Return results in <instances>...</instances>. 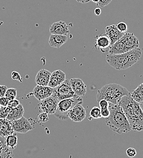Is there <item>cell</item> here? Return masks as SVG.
I'll use <instances>...</instances> for the list:
<instances>
[{"label":"cell","instance_id":"30","mask_svg":"<svg viewBox=\"0 0 143 158\" xmlns=\"http://www.w3.org/2000/svg\"><path fill=\"white\" fill-rule=\"evenodd\" d=\"M20 104V102L19 100L17 99H15L12 100H10L9 102V103H8V105L7 106L9 107L11 109L12 108H15L17 107V106H19V105Z\"/></svg>","mask_w":143,"mask_h":158},{"label":"cell","instance_id":"5","mask_svg":"<svg viewBox=\"0 0 143 158\" xmlns=\"http://www.w3.org/2000/svg\"><path fill=\"white\" fill-rule=\"evenodd\" d=\"M139 40L133 33H125L123 37L108 49L110 54H120L128 52L132 49L139 48Z\"/></svg>","mask_w":143,"mask_h":158},{"label":"cell","instance_id":"23","mask_svg":"<svg viewBox=\"0 0 143 158\" xmlns=\"http://www.w3.org/2000/svg\"><path fill=\"white\" fill-rule=\"evenodd\" d=\"M17 142L18 138L15 133L11 135L6 138V143L7 146L12 150H14L17 147Z\"/></svg>","mask_w":143,"mask_h":158},{"label":"cell","instance_id":"22","mask_svg":"<svg viewBox=\"0 0 143 158\" xmlns=\"http://www.w3.org/2000/svg\"><path fill=\"white\" fill-rule=\"evenodd\" d=\"M130 94L132 98L137 102H143V82Z\"/></svg>","mask_w":143,"mask_h":158},{"label":"cell","instance_id":"35","mask_svg":"<svg viewBox=\"0 0 143 158\" xmlns=\"http://www.w3.org/2000/svg\"><path fill=\"white\" fill-rule=\"evenodd\" d=\"M9 100L7 99V98L4 96L2 98H0V105L1 106H7L9 103Z\"/></svg>","mask_w":143,"mask_h":158},{"label":"cell","instance_id":"29","mask_svg":"<svg viewBox=\"0 0 143 158\" xmlns=\"http://www.w3.org/2000/svg\"><path fill=\"white\" fill-rule=\"evenodd\" d=\"M38 119L40 122L42 123L46 122L49 120L48 114L44 112H42L41 113L38 115Z\"/></svg>","mask_w":143,"mask_h":158},{"label":"cell","instance_id":"1","mask_svg":"<svg viewBox=\"0 0 143 158\" xmlns=\"http://www.w3.org/2000/svg\"><path fill=\"white\" fill-rule=\"evenodd\" d=\"M119 103L128 120L132 130L137 131L143 130V111L140 103L132 98L130 94L123 96Z\"/></svg>","mask_w":143,"mask_h":158},{"label":"cell","instance_id":"4","mask_svg":"<svg viewBox=\"0 0 143 158\" xmlns=\"http://www.w3.org/2000/svg\"><path fill=\"white\" fill-rule=\"evenodd\" d=\"M128 94L130 93L127 89L123 86L116 83H110L103 86L98 91L96 99L98 102L101 99H105L111 103L117 104L123 96Z\"/></svg>","mask_w":143,"mask_h":158},{"label":"cell","instance_id":"2","mask_svg":"<svg viewBox=\"0 0 143 158\" xmlns=\"http://www.w3.org/2000/svg\"><path fill=\"white\" fill-rule=\"evenodd\" d=\"M108 108L110 114L105 118L107 125L113 131L120 135L130 131L131 127L120 104L109 102Z\"/></svg>","mask_w":143,"mask_h":158},{"label":"cell","instance_id":"39","mask_svg":"<svg viewBox=\"0 0 143 158\" xmlns=\"http://www.w3.org/2000/svg\"><path fill=\"white\" fill-rule=\"evenodd\" d=\"M91 1H93V2H95V3L96 4V3H97L99 0H91Z\"/></svg>","mask_w":143,"mask_h":158},{"label":"cell","instance_id":"38","mask_svg":"<svg viewBox=\"0 0 143 158\" xmlns=\"http://www.w3.org/2000/svg\"><path fill=\"white\" fill-rule=\"evenodd\" d=\"M140 106H141V109H142L143 111V102L140 103Z\"/></svg>","mask_w":143,"mask_h":158},{"label":"cell","instance_id":"10","mask_svg":"<svg viewBox=\"0 0 143 158\" xmlns=\"http://www.w3.org/2000/svg\"><path fill=\"white\" fill-rule=\"evenodd\" d=\"M82 103H77L68 112V118L75 122H80L85 118L86 111L82 105Z\"/></svg>","mask_w":143,"mask_h":158},{"label":"cell","instance_id":"17","mask_svg":"<svg viewBox=\"0 0 143 158\" xmlns=\"http://www.w3.org/2000/svg\"><path fill=\"white\" fill-rule=\"evenodd\" d=\"M111 46L110 40L106 34H102L97 36L96 38L95 48L97 49H101L102 52L108 51L109 48Z\"/></svg>","mask_w":143,"mask_h":158},{"label":"cell","instance_id":"12","mask_svg":"<svg viewBox=\"0 0 143 158\" xmlns=\"http://www.w3.org/2000/svg\"><path fill=\"white\" fill-rule=\"evenodd\" d=\"M69 82L73 91L78 96L82 97L86 93V86L83 83L82 79L73 78L69 80Z\"/></svg>","mask_w":143,"mask_h":158},{"label":"cell","instance_id":"6","mask_svg":"<svg viewBox=\"0 0 143 158\" xmlns=\"http://www.w3.org/2000/svg\"><path fill=\"white\" fill-rule=\"evenodd\" d=\"M78 103H83V99L78 96L60 100L54 116L59 120H67L68 118V112Z\"/></svg>","mask_w":143,"mask_h":158},{"label":"cell","instance_id":"36","mask_svg":"<svg viewBox=\"0 0 143 158\" xmlns=\"http://www.w3.org/2000/svg\"><path fill=\"white\" fill-rule=\"evenodd\" d=\"M94 13H95V14L96 15H97V16L100 15L101 14V8H99V7L96 8V9L94 10Z\"/></svg>","mask_w":143,"mask_h":158},{"label":"cell","instance_id":"8","mask_svg":"<svg viewBox=\"0 0 143 158\" xmlns=\"http://www.w3.org/2000/svg\"><path fill=\"white\" fill-rule=\"evenodd\" d=\"M59 102V100L55 97L51 96L46 99L41 100L40 108L43 112L49 115H53L56 112Z\"/></svg>","mask_w":143,"mask_h":158},{"label":"cell","instance_id":"37","mask_svg":"<svg viewBox=\"0 0 143 158\" xmlns=\"http://www.w3.org/2000/svg\"><path fill=\"white\" fill-rule=\"evenodd\" d=\"M78 2H79L81 3H87L88 2H90L91 0H76Z\"/></svg>","mask_w":143,"mask_h":158},{"label":"cell","instance_id":"25","mask_svg":"<svg viewBox=\"0 0 143 158\" xmlns=\"http://www.w3.org/2000/svg\"><path fill=\"white\" fill-rule=\"evenodd\" d=\"M90 115L91 118H95V119H99L102 118L101 115V109L99 107L95 106L93 107L90 113Z\"/></svg>","mask_w":143,"mask_h":158},{"label":"cell","instance_id":"11","mask_svg":"<svg viewBox=\"0 0 143 158\" xmlns=\"http://www.w3.org/2000/svg\"><path fill=\"white\" fill-rule=\"evenodd\" d=\"M53 88L49 86H42L37 85L32 91V95L38 100H43L52 96Z\"/></svg>","mask_w":143,"mask_h":158},{"label":"cell","instance_id":"26","mask_svg":"<svg viewBox=\"0 0 143 158\" xmlns=\"http://www.w3.org/2000/svg\"><path fill=\"white\" fill-rule=\"evenodd\" d=\"M11 108L9 107L1 106L0 107V118H6Z\"/></svg>","mask_w":143,"mask_h":158},{"label":"cell","instance_id":"3","mask_svg":"<svg viewBox=\"0 0 143 158\" xmlns=\"http://www.w3.org/2000/svg\"><path fill=\"white\" fill-rule=\"evenodd\" d=\"M142 56V49L137 48L120 54H108L106 57L107 62L116 70L129 68L139 61Z\"/></svg>","mask_w":143,"mask_h":158},{"label":"cell","instance_id":"21","mask_svg":"<svg viewBox=\"0 0 143 158\" xmlns=\"http://www.w3.org/2000/svg\"><path fill=\"white\" fill-rule=\"evenodd\" d=\"M12 157H14L12 150L7 146L5 138L0 136V158Z\"/></svg>","mask_w":143,"mask_h":158},{"label":"cell","instance_id":"20","mask_svg":"<svg viewBox=\"0 0 143 158\" xmlns=\"http://www.w3.org/2000/svg\"><path fill=\"white\" fill-rule=\"evenodd\" d=\"M24 114V109L21 104L15 108L11 109L6 118L12 121L19 119L23 116Z\"/></svg>","mask_w":143,"mask_h":158},{"label":"cell","instance_id":"32","mask_svg":"<svg viewBox=\"0 0 143 158\" xmlns=\"http://www.w3.org/2000/svg\"><path fill=\"white\" fill-rule=\"evenodd\" d=\"M112 0H99L97 3L96 5L100 7H103L107 5H108Z\"/></svg>","mask_w":143,"mask_h":158},{"label":"cell","instance_id":"18","mask_svg":"<svg viewBox=\"0 0 143 158\" xmlns=\"http://www.w3.org/2000/svg\"><path fill=\"white\" fill-rule=\"evenodd\" d=\"M51 73L48 70L42 69L36 75L35 81L37 85L42 86H48Z\"/></svg>","mask_w":143,"mask_h":158},{"label":"cell","instance_id":"19","mask_svg":"<svg viewBox=\"0 0 143 158\" xmlns=\"http://www.w3.org/2000/svg\"><path fill=\"white\" fill-rule=\"evenodd\" d=\"M68 40V36L63 35L51 34L48 40V43L51 47L60 48Z\"/></svg>","mask_w":143,"mask_h":158},{"label":"cell","instance_id":"13","mask_svg":"<svg viewBox=\"0 0 143 158\" xmlns=\"http://www.w3.org/2000/svg\"><path fill=\"white\" fill-rule=\"evenodd\" d=\"M49 32L51 34L67 35L69 34V29L65 22L60 21L52 24L49 28Z\"/></svg>","mask_w":143,"mask_h":158},{"label":"cell","instance_id":"31","mask_svg":"<svg viewBox=\"0 0 143 158\" xmlns=\"http://www.w3.org/2000/svg\"><path fill=\"white\" fill-rule=\"evenodd\" d=\"M126 153H127V155L130 157V158H133L135 157L137 154V150L135 149V148H128L127 150H126Z\"/></svg>","mask_w":143,"mask_h":158},{"label":"cell","instance_id":"40","mask_svg":"<svg viewBox=\"0 0 143 158\" xmlns=\"http://www.w3.org/2000/svg\"><path fill=\"white\" fill-rule=\"evenodd\" d=\"M0 107H1V105H0Z\"/></svg>","mask_w":143,"mask_h":158},{"label":"cell","instance_id":"27","mask_svg":"<svg viewBox=\"0 0 143 158\" xmlns=\"http://www.w3.org/2000/svg\"><path fill=\"white\" fill-rule=\"evenodd\" d=\"M116 27L121 32L124 34L126 33L127 31H128V26L124 22L119 23L118 24H116Z\"/></svg>","mask_w":143,"mask_h":158},{"label":"cell","instance_id":"7","mask_svg":"<svg viewBox=\"0 0 143 158\" xmlns=\"http://www.w3.org/2000/svg\"><path fill=\"white\" fill-rule=\"evenodd\" d=\"M52 96L60 101L63 99L73 98L76 95L72 89L69 80L66 79L60 85L53 88Z\"/></svg>","mask_w":143,"mask_h":158},{"label":"cell","instance_id":"16","mask_svg":"<svg viewBox=\"0 0 143 158\" xmlns=\"http://www.w3.org/2000/svg\"><path fill=\"white\" fill-rule=\"evenodd\" d=\"M15 133L11 121L7 118H0V136L6 138L8 136Z\"/></svg>","mask_w":143,"mask_h":158},{"label":"cell","instance_id":"28","mask_svg":"<svg viewBox=\"0 0 143 158\" xmlns=\"http://www.w3.org/2000/svg\"><path fill=\"white\" fill-rule=\"evenodd\" d=\"M100 109H101L102 118H107V117L109 116V115L110 114V111L108 106H105V107L100 108Z\"/></svg>","mask_w":143,"mask_h":158},{"label":"cell","instance_id":"34","mask_svg":"<svg viewBox=\"0 0 143 158\" xmlns=\"http://www.w3.org/2000/svg\"><path fill=\"white\" fill-rule=\"evenodd\" d=\"M7 87L6 85H0V98L4 97Z\"/></svg>","mask_w":143,"mask_h":158},{"label":"cell","instance_id":"24","mask_svg":"<svg viewBox=\"0 0 143 158\" xmlns=\"http://www.w3.org/2000/svg\"><path fill=\"white\" fill-rule=\"evenodd\" d=\"M17 93V89L16 88H7L4 96L9 101H10L13 99H16Z\"/></svg>","mask_w":143,"mask_h":158},{"label":"cell","instance_id":"14","mask_svg":"<svg viewBox=\"0 0 143 158\" xmlns=\"http://www.w3.org/2000/svg\"><path fill=\"white\" fill-rule=\"evenodd\" d=\"M105 34L108 36L110 40L111 45L114 44L118 40L120 39L124 34L118 29L116 25L115 24L107 26L105 29Z\"/></svg>","mask_w":143,"mask_h":158},{"label":"cell","instance_id":"33","mask_svg":"<svg viewBox=\"0 0 143 158\" xmlns=\"http://www.w3.org/2000/svg\"><path fill=\"white\" fill-rule=\"evenodd\" d=\"M12 78L15 80L19 81L20 82H22V78L21 77L20 74L17 72V71H13L12 73Z\"/></svg>","mask_w":143,"mask_h":158},{"label":"cell","instance_id":"15","mask_svg":"<svg viewBox=\"0 0 143 158\" xmlns=\"http://www.w3.org/2000/svg\"><path fill=\"white\" fill-rule=\"evenodd\" d=\"M66 80V74L61 70L54 71L51 73L48 86L54 88L60 85Z\"/></svg>","mask_w":143,"mask_h":158},{"label":"cell","instance_id":"9","mask_svg":"<svg viewBox=\"0 0 143 158\" xmlns=\"http://www.w3.org/2000/svg\"><path fill=\"white\" fill-rule=\"evenodd\" d=\"M11 123L14 131L19 133L25 134L34 129V127L28 119L23 116L19 119L12 120Z\"/></svg>","mask_w":143,"mask_h":158}]
</instances>
